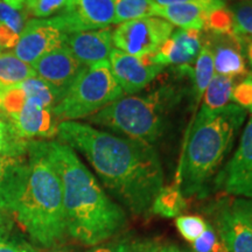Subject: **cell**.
<instances>
[{"label": "cell", "mask_w": 252, "mask_h": 252, "mask_svg": "<svg viewBox=\"0 0 252 252\" xmlns=\"http://www.w3.org/2000/svg\"><path fill=\"white\" fill-rule=\"evenodd\" d=\"M209 223L197 215H182L175 220V225L186 241L193 243L203 235Z\"/></svg>", "instance_id": "obj_29"}, {"label": "cell", "mask_w": 252, "mask_h": 252, "mask_svg": "<svg viewBox=\"0 0 252 252\" xmlns=\"http://www.w3.org/2000/svg\"><path fill=\"white\" fill-rule=\"evenodd\" d=\"M185 208V196L182 195L180 188L174 184L173 186H163L154 198L151 212L156 215L171 219L180 216Z\"/></svg>", "instance_id": "obj_22"}, {"label": "cell", "mask_w": 252, "mask_h": 252, "mask_svg": "<svg viewBox=\"0 0 252 252\" xmlns=\"http://www.w3.org/2000/svg\"><path fill=\"white\" fill-rule=\"evenodd\" d=\"M62 186L68 236L87 247L112 238L125 228L124 209L104 193L75 151L61 141H35Z\"/></svg>", "instance_id": "obj_2"}, {"label": "cell", "mask_w": 252, "mask_h": 252, "mask_svg": "<svg viewBox=\"0 0 252 252\" xmlns=\"http://www.w3.org/2000/svg\"><path fill=\"white\" fill-rule=\"evenodd\" d=\"M53 252H67V251H53Z\"/></svg>", "instance_id": "obj_45"}, {"label": "cell", "mask_w": 252, "mask_h": 252, "mask_svg": "<svg viewBox=\"0 0 252 252\" xmlns=\"http://www.w3.org/2000/svg\"><path fill=\"white\" fill-rule=\"evenodd\" d=\"M217 189L242 198H252V117L245 126L238 147L215 179Z\"/></svg>", "instance_id": "obj_8"}, {"label": "cell", "mask_w": 252, "mask_h": 252, "mask_svg": "<svg viewBox=\"0 0 252 252\" xmlns=\"http://www.w3.org/2000/svg\"><path fill=\"white\" fill-rule=\"evenodd\" d=\"M0 252H40L37 249L27 243L18 242H0Z\"/></svg>", "instance_id": "obj_37"}, {"label": "cell", "mask_w": 252, "mask_h": 252, "mask_svg": "<svg viewBox=\"0 0 252 252\" xmlns=\"http://www.w3.org/2000/svg\"><path fill=\"white\" fill-rule=\"evenodd\" d=\"M27 152L26 186L12 214L34 243L55 248L68 236L61 181L35 141L28 143Z\"/></svg>", "instance_id": "obj_4"}, {"label": "cell", "mask_w": 252, "mask_h": 252, "mask_svg": "<svg viewBox=\"0 0 252 252\" xmlns=\"http://www.w3.org/2000/svg\"><path fill=\"white\" fill-rule=\"evenodd\" d=\"M14 217L8 210L0 209V242L8 241L12 229H13Z\"/></svg>", "instance_id": "obj_36"}, {"label": "cell", "mask_w": 252, "mask_h": 252, "mask_svg": "<svg viewBox=\"0 0 252 252\" xmlns=\"http://www.w3.org/2000/svg\"><path fill=\"white\" fill-rule=\"evenodd\" d=\"M153 55L133 56L117 48L112 49L110 67L124 94L139 93L163 70L165 67L156 62Z\"/></svg>", "instance_id": "obj_11"}, {"label": "cell", "mask_w": 252, "mask_h": 252, "mask_svg": "<svg viewBox=\"0 0 252 252\" xmlns=\"http://www.w3.org/2000/svg\"><path fill=\"white\" fill-rule=\"evenodd\" d=\"M180 100V90L165 84L139 96L122 97L88 121L126 138L153 145L162 135L169 113Z\"/></svg>", "instance_id": "obj_5"}, {"label": "cell", "mask_w": 252, "mask_h": 252, "mask_svg": "<svg viewBox=\"0 0 252 252\" xmlns=\"http://www.w3.org/2000/svg\"><path fill=\"white\" fill-rule=\"evenodd\" d=\"M232 89H234L232 78L215 74L204 93L202 109L207 111H216L224 108L231 100Z\"/></svg>", "instance_id": "obj_23"}, {"label": "cell", "mask_w": 252, "mask_h": 252, "mask_svg": "<svg viewBox=\"0 0 252 252\" xmlns=\"http://www.w3.org/2000/svg\"><path fill=\"white\" fill-rule=\"evenodd\" d=\"M0 24L11 28L12 31L20 35L26 26V17L23 12L14 9L2 0H0Z\"/></svg>", "instance_id": "obj_32"}, {"label": "cell", "mask_w": 252, "mask_h": 252, "mask_svg": "<svg viewBox=\"0 0 252 252\" xmlns=\"http://www.w3.org/2000/svg\"><path fill=\"white\" fill-rule=\"evenodd\" d=\"M231 99L235 104L244 109H250L252 106V75L241 81L234 87L231 94Z\"/></svg>", "instance_id": "obj_33"}, {"label": "cell", "mask_w": 252, "mask_h": 252, "mask_svg": "<svg viewBox=\"0 0 252 252\" xmlns=\"http://www.w3.org/2000/svg\"><path fill=\"white\" fill-rule=\"evenodd\" d=\"M58 135L61 143L87 158L103 185L132 214L151 212L163 187L161 160L152 144L75 121L60 122Z\"/></svg>", "instance_id": "obj_1"}, {"label": "cell", "mask_w": 252, "mask_h": 252, "mask_svg": "<svg viewBox=\"0 0 252 252\" xmlns=\"http://www.w3.org/2000/svg\"><path fill=\"white\" fill-rule=\"evenodd\" d=\"M191 252H229L215 228L208 224L201 237L191 243Z\"/></svg>", "instance_id": "obj_30"}, {"label": "cell", "mask_w": 252, "mask_h": 252, "mask_svg": "<svg viewBox=\"0 0 252 252\" xmlns=\"http://www.w3.org/2000/svg\"><path fill=\"white\" fill-rule=\"evenodd\" d=\"M67 36L56 17L33 19L26 23L13 53L21 61L33 64L41 56L64 45Z\"/></svg>", "instance_id": "obj_9"}, {"label": "cell", "mask_w": 252, "mask_h": 252, "mask_svg": "<svg viewBox=\"0 0 252 252\" xmlns=\"http://www.w3.org/2000/svg\"><path fill=\"white\" fill-rule=\"evenodd\" d=\"M174 26L161 18L149 17L126 21L113 31V45L133 56L153 55L172 35Z\"/></svg>", "instance_id": "obj_7"}, {"label": "cell", "mask_w": 252, "mask_h": 252, "mask_svg": "<svg viewBox=\"0 0 252 252\" xmlns=\"http://www.w3.org/2000/svg\"><path fill=\"white\" fill-rule=\"evenodd\" d=\"M234 18L232 35L244 47L252 41V0H242L230 7Z\"/></svg>", "instance_id": "obj_26"}, {"label": "cell", "mask_w": 252, "mask_h": 252, "mask_svg": "<svg viewBox=\"0 0 252 252\" xmlns=\"http://www.w3.org/2000/svg\"><path fill=\"white\" fill-rule=\"evenodd\" d=\"M28 161L24 157L0 156V209L13 213L26 186Z\"/></svg>", "instance_id": "obj_16"}, {"label": "cell", "mask_w": 252, "mask_h": 252, "mask_svg": "<svg viewBox=\"0 0 252 252\" xmlns=\"http://www.w3.org/2000/svg\"><path fill=\"white\" fill-rule=\"evenodd\" d=\"M230 208L239 219L252 228V198H236L230 203Z\"/></svg>", "instance_id": "obj_34"}, {"label": "cell", "mask_w": 252, "mask_h": 252, "mask_svg": "<svg viewBox=\"0 0 252 252\" xmlns=\"http://www.w3.org/2000/svg\"><path fill=\"white\" fill-rule=\"evenodd\" d=\"M19 87L24 90L26 98L35 100L43 108L53 110L56 104L55 94L52 89L39 77H31L19 84Z\"/></svg>", "instance_id": "obj_28"}, {"label": "cell", "mask_w": 252, "mask_h": 252, "mask_svg": "<svg viewBox=\"0 0 252 252\" xmlns=\"http://www.w3.org/2000/svg\"><path fill=\"white\" fill-rule=\"evenodd\" d=\"M215 230L229 252H252V228L223 204L215 213Z\"/></svg>", "instance_id": "obj_18"}, {"label": "cell", "mask_w": 252, "mask_h": 252, "mask_svg": "<svg viewBox=\"0 0 252 252\" xmlns=\"http://www.w3.org/2000/svg\"><path fill=\"white\" fill-rule=\"evenodd\" d=\"M140 245L141 244L139 243H134V242L124 239V241L118 242V243L96 248L90 252H138L140 249Z\"/></svg>", "instance_id": "obj_35"}, {"label": "cell", "mask_w": 252, "mask_h": 252, "mask_svg": "<svg viewBox=\"0 0 252 252\" xmlns=\"http://www.w3.org/2000/svg\"><path fill=\"white\" fill-rule=\"evenodd\" d=\"M24 139L53 138L58 135V125L53 111L43 108L35 100L26 98V103L17 115L7 117Z\"/></svg>", "instance_id": "obj_14"}, {"label": "cell", "mask_w": 252, "mask_h": 252, "mask_svg": "<svg viewBox=\"0 0 252 252\" xmlns=\"http://www.w3.org/2000/svg\"><path fill=\"white\" fill-rule=\"evenodd\" d=\"M31 65L36 76L54 93L56 103L61 100L80 72L86 68L64 45L41 56Z\"/></svg>", "instance_id": "obj_10"}, {"label": "cell", "mask_w": 252, "mask_h": 252, "mask_svg": "<svg viewBox=\"0 0 252 252\" xmlns=\"http://www.w3.org/2000/svg\"><path fill=\"white\" fill-rule=\"evenodd\" d=\"M245 52H247L248 61H249V63H250V67L252 69V41L245 46Z\"/></svg>", "instance_id": "obj_42"}, {"label": "cell", "mask_w": 252, "mask_h": 252, "mask_svg": "<svg viewBox=\"0 0 252 252\" xmlns=\"http://www.w3.org/2000/svg\"><path fill=\"white\" fill-rule=\"evenodd\" d=\"M70 4V0H32L25 4L32 15L37 19H47L50 15L61 13L67 6Z\"/></svg>", "instance_id": "obj_31"}, {"label": "cell", "mask_w": 252, "mask_h": 252, "mask_svg": "<svg viewBox=\"0 0 252 252\" xmlns=\"http://www.w3.org/2000/svg\"><path fill=\"white\" fill-rule=\"evenodd\" d=\"M249 110H250V112L252 113V106H251V108H250V109H249Z\"/></svg>", "instance_id": "obj_46"}, {"label": "cell", "mask_w": 252, "mask_h": 252, "mask_svg": "<svg viewBox=\"0 0 252 252\" xmlns=\"http://www.w3.org/2000/svg\"><path fill=\"white\" fill-rule=\"evenodd\" d=\"M220 5H224V1L213 5L197 4V2H185V4L169 6L157 5L154 15L168 21L173 26L180 27L181 30L202 31L206 25L208 12Z\"/></svg>", "instance_id": "obj_19"}, {"label": "cell", "mask_w": 252, "mask_h": 252, "mask_svg": "<svg viewBox=\"0 0 252 252\" xmlns=\"http://www.w3.org/2000/svg\"><path fill=\"white\" fill-rule=\"evenodd\" d=\"M202 48L200 31L178 30L162 43L154 54V60L159 64L186 65L196 60Z\"/></svg>", "instance_id": "obj_15"}, {"label": "cell", "mask_w": 252, "mask_h": 252, "mask_svg": "<svg viewBox=\"0 0 252 252\" xmlns=\"http://www.w3.org/2000/svg\"><path fill=\"white\" fill-rule=\"evenodd\" d=\"M156 6L153 0H115V24L153 17Z\"/></svg>", "instance_id": "obj_24"}, {"label": "cell", "mask_w": 252, "mask_h": 252, "mask_svg": "<svg viewBox=\"0 0 252 252\" xmlns=\"http://www.w3.org/2000/svg\"><path fill=\"white\" fill-rule=\"evenodd\" d=\"M115 0H70L56 19L69 35L106 28L115 24Z\"/></svg>", "instance_id": "obj_12"}, {"label": "cell", "mask_w": 252, "mask_h": 252, "mask_svg": "<svg viewBox=\"0 0 252 252\" xmlns=\"http://www.w3.org/2000/svg\"><path fill=\"white\" fill-rule=\"evenodd\" d=\"M158 6H169L175 4H185V2H197V4L213 5L222 2L223 0H153Z\"/></svg>", "instance_id": "obj_38"}, {"label": "cell", "mask_w": 252, "mask_h": 252, "mask_svg": "<svg viewBox=\"0 0 252 252\" xmlns=\"http://www.w3.org/2000/svg\"><path fill=\"white\" fill-rule=\"evenodd\" d=\"M158 252H184V251H181L180 249L176 247V245L168 244V245H162V247L158 248Z\"/></svg>", "instance_id": "obj_41"}, {"label": "cell", "mask_w": 252, "mask_h": 252, "mask_svg": "<svg viewBox=\"0 0 252 252\" xmlns=\"http://www.w3.org/2000/svg\"><path fill=\"white\" fill-rule=\"evenodd\" d=\"M28 143L20 137L11 121L0 116V156L24 157L27 152Z\"/></svg>", "instance_id": "obj_25"}, {"label": "cell", "mask_w": 252, "mask_h": 252, "mask_svg": "<svg viewBox=\"0 0 252 252\" xmlns=\"http://www.w3.org/2000/svg\"><path fill=\"white\" fill-rule=\"evenodd\" d=\"M31 77H36L31 64L21 61L14 53H0V87L19 86Z\"/></svg>", "instance_id": "obj_20"}, {"label": "cell", "mask_w": 252, "mask_h": 252, "mask_svg": "<svg viewBox=\"0 0 252 252\" xmlns=\"http://www.w3.org/2000/svg\"><path fill=\"white\" fill-rule=\"evenodd\" d=\"M111 28L78 32L69 34L64 46L86 67L109 61L113 49Z\"/></svg>", "instance_id": "obj_13"}, {"label": "cell", "mask_w": 252, "mask_h": 252, "mask_svg": "<svg viewBox=\"0 0 252 252\" xmlns=\"http://www.w3.org/2000/svg\"><path fill=\"white\" fill-rule=\"evenodd\" d=\"M2 1L6 2V4L11 6V7H13L14 9H19V11L25 7L23 0H2Z\"/></svg>", "instance_id": "obj_39"}, {"label": "cell", "mask_w": 252, "mask_h": 252, "mask_svg": "<svg viewBox=\"0 0 252 252\" xmlns=\"http://www.w3.org/2000/svg\"><path fill=\"white\" fill-rule=\"evenodd\" d=\"M207 43L214 55L216 74L235 80L247 75L243 52L245 47L234 35H210Z\"/></svg>", "instance_id": "obj_17"}, {"label": "cell", "mask_w": 252, "mask_h": 252, "mask_svg": "<svg viewBox=\"0 0 252 252\" xmlns=\"http://www.w3.org/2000/svg\"><path fill=\"white\" fill-rule=\"evenodd\" d=\"M247 110L228 104L216 111L201 108L186 138L175 185L185 197L203 196L234 145Z\"/></svg>", "instance_id": "obj_3"}, {"label": "cell", "mask_w": 252, "mask_h": 252, "mask_svg": "<svg viewBox=\"0 0 252 252\" xmlns=\"http://www.w3.org/2000/svg\"><path fill=\"white\" fill-rule=\"evenodd\" d=\"M158 248H159V245H157L154 243L141 244L139 251L138 252H158Z\"/></svg>", "instance_id": "obj_40"}, {"label": "cell", "mask_w": 252, "mask_h": 252, "mask_svg": "<svg viewBox=\"0 0 252 252\" xmlns=\"http://www.w3.org/2000/svg\"><path fill=\"white\" fill-rule=\"evenodd\" d=\"M204 30L213 35H232L234 18L225 5L217 6L208 12Z\"/></svg>", "instance_id": "obj_27"}, {"label": "cell", "mask_w": 252, "mask_h": 252, "mask_svg": "<svg viewBox=\"0 0 252 252\" xmlns=\"http://www.w3.org/2000/svg\"><path fill=\"white\" fill-rule=\"evenodd\" d=\"M123 96L109 61H104L84 68L52 111L61 122L87 118Z\"/></svg>", "instance_id": "obj_6"}, {"label": "cell", "mask_w": 252, "mask_h": 252, "mask_svg": "<svg viewBox=\"0 0 252 252\" xmlns=\"http://www.w3.org/2000/svg\"><path fill=\"white\" fill-rule=\"evenodd\" d=\"M189 252H191V251H189Z\"/></svg>", "instance_id": "obj_47"}, {"label": "cell", "mask_w": 252, "mask_h": 252, "mask_svg": "<svg viewBox=\"0 0 252 252\" xmlns=\"http://www.w3.org/2000/svg\"><path fill=\"white\" fill-rule=\"evenodd\" d=\"M1 102H2V100H1V96H0V109H1Z\"/></svg>", "instance_id": "obj_44"}, {"label": "cell", "mask_w": 252, "mask_h": 252, "mask_svg": "<svg viewBox=\"0 0 252 252\" xmlns=\"http://www.w3.org/2000/svg\"><path fill=\"white\" fill-rule=\"evenodd\" d=\"M23 1H24V4H27V2L32 1V0H23Z\"/></svg>", "instance_id": "obj_43"}, {"label": "cell", "mask_w": 252, "mask_h": 252, "mask_svg": "<svg viewBox=\"0 0 252 252\" xmlns=\"http://www.w3.org/2000/svg\"><path fill=\"white\" fill-rule=\"evenodd\" d=\"M190 76L193 77V94L196 103L202 98L210 81L215 75L214 68V55L209 45H202L201 52L195 61V67L190 69Z\"/></svg>", "instance_id": "obj_21"}]
</instances>
